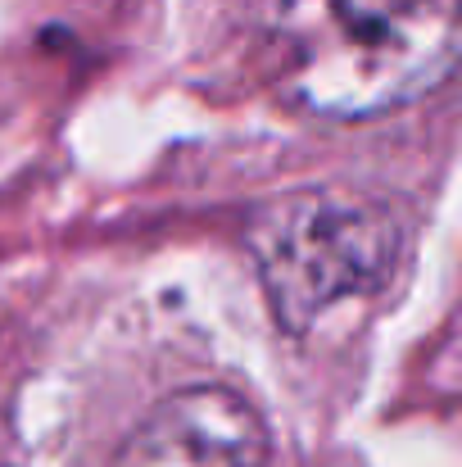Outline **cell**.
Wrapping results in <instances>:
<instances>
[{
  "mask_svg": "<svg viewBox=\"0 0 462 467\" xmlns=\"http://www.w3.org/2000/svg\"><path fill=\"white\" fill-rule=\"evenodd\" d=\"M277 91L326 123L431 96L462 64V0H254Z\"/></svg>",
  "mask_w": 462,
  "mask_h": 467,
  "instance_id": "6da1fadb",
  "label": "cell"
},
{
  "mask_svg": "<svg viewBox=\"0 0 462 467\" xmlns=\"http://www.w3.org/2000/svg\"><path fill=\"white\" fill-rule=\"evenodd\" d=\"M250 250L282 327L308 331L344 300L385 286L399 259V223L354 191H295L259 209Z\"/></svg>",
  "mask_w": 462,
  "mask_h": 467,
  "instance_id": "7a4b0ae2",
  "label": "cell"
},
{
  "mask_svg": "<svg viewBox=\"0 0 462 467\" xmlns=\"http://www.w3.org/2000/svg\"><path fill=\"white\" fill-rule=\"evenodd\" d=\"M114 467H268V427L245 395L190 386L150 409Z\"/></svg>",
  "mask_w": 462,
  "mask_h": 467,
  "instance_id": "3957f363",
  "label": "cell"
}]
</instances>
